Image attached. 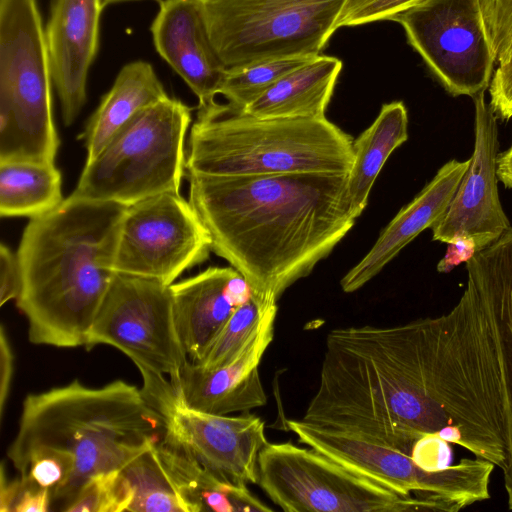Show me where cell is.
Instances as JSON below:
<instances>
[{
    "mask_svg": "<svg viewBox=\"0 0 512 512\" xmlns=\"http://www.w3.org/2000/svg\"><path fill=\"white\" fill-rule=\"evenodd\" d=\"M303 421L414 457L460 446L500 469L503 403L490 326L470 281L446 314L331 330Z\"/></svg>",
    "mask_w": 512,
    "mask_h": 512,
    "instance_id": "obj_1",
    "label": "cell"
},
{
    "mask_svg": "<svg viewBox=\"0 0 512 512\" xmlns=\"http://www.w3.org/2000/svg\"><path fill=\"white\" fill-rule=\"evenodd\" d=\"M212 251L263 306L308 276L353 227L348 173L186 174Z\"/></svg>",
    "mask_w": 512,
    "mask_h": 512,
    "instance_id": "obj_2",
    "label": "cell"
},
{
    "mask_svg": "<svg viewBox=\"0 0 512 512\" xmlns=\"http://www.w3.org/2000/svg\"><path fill=\"white\" fill-rule=\"evenodd\" d=\"M126 208L68 196L53 211L30 219L16 252V305L27 319L31 343L85 346L116 274L113 257Z\"/></svg>",
    "mask_w": 512,
    "mask_h": 512,
    "instance_id": "obj_3",
    "label": "cell"
},
{
    "mask_svg": "<svg viewBox=\"0 0 512 512\" xmlns=\"http://www.w3.org/2000/svg\"><path fill=\"white\" fill-rule=\"evenodd\" d=\"M164 432L160 414L141 388L120 379L88 387L76 379L26 396L7 457L16 467L40 448L70 454L74 472L56 499L62 510L91 476L123 469Z\"/></svg>",
    "mask_w": 512,
    "mask_h": 512,
    "instance_id": "obj_4",
    "label": "cell"
},
{
    "mask_svg": "<svg viewBox=\"0 0 512 512\" xmlns=\"http://www.w3.org/2000/svg\"><path fill=\"white\" fill-rule=\"evenodd\" d=\"M353 138L325 118H260L231 105L198 109L186 174L348 173Z\"/></svg>",
    "mask_w": 512,
    "mask_h": 512,
    "instance_id": "obj_5",
    "label": "cell"
},
{
    "mask_svg": "<svg viewBox=\"0 0 512 512\" xmlns=\"http://www.w3.org/2000/svg\"><path fill=\"white\" fill-rule=\"evenodd\" d=\"M52 82L38 0H0V163H55Z\"/></svg>",
    "mask_w": 512,
    "mask_h": 512,
    "instance_id": "obj_6",
    "label": "cell"
},
{
    "mask_svg": "<svg viewBox=\"0 0 512 512\" xmlns=\"http://www.w3.org/2000/svg\"><path fill=\"white\" fill-rule=\"evenodd\" d=\"M191 108L166 97L140 112L90 162L75 199L130 206L149 197L179 192L186 176V135Z\"/></svg>",
    "mask_w": 512,
    "mask_h": 512,
    "instance_id": "obj_7",
    "label": "cell"
},
{
    "mask_svg": "<svg viewBox=\"0 0 512 512\" xmlns=\"http://www.w3.org/2000/svg\"><path fill=\"white\" fill-rule=\"evenodd\" d=\"M227 68L320 55L348 0H196Z\"/></svg>",
    "mask_w": 512,
    "mask_h": 512,
    "instance_id": "obj_8",
    "label": "cell"
},
{
    "mask_svg": "<svg viewBox=\"0 0 512 512\" xmlns=\"http://www.w3.org/2000/svg\"><path fill=\"white\" fill-rule=\"evenodd\" d=\"M299 442L351 471L413 501L419 511L457 512L489 499L494 464L482 458H462L438 470L420 467L407 454L360 436L286 420Z\"/></svg>",
    "mask_w": 512,
    "mask_h": 512,
    "instance_id": "obj_9",
    "label": "cell"
},
{
    "mask_svg": "<svg viewBox=\"0 0 512 512\" xmlns=\"http://www.w3.org/2000/svg\"><path fill=\"white\" fill-rule=\"evenodd\" d=\"M257 484L286 512H405L417 505L323 453L291 442L267 443Z\"/></svg>",
    "mask_w": 512,
    "mask_h": 512,
    "instance_id": "obj_10",
    "label": "cell"
},
{
    "mask_svg": "<svg viewBox=\"0 0 512 512\" xmlns=\"http://www.w3.org/2000/svg\"><path fill=\"white\" fill-rule=\"evenodd\" d=\"M108 345L137 368L176 378L189 360L179 337L170 286L116 273L85 346Z\"/></svg>",
    "mask_w": 512,
    "mask_h": 512,
    "instance_id": "obj_11",
    "label": "cell"
},
{
    "mask_svg": "<svg viewBox=\"0 0 512 512\" xmlns=\"http://www.w3.org/2000/svg\"><path fill=\"white\" fill-rule=\"evenodd\" d=\"M211 237L189 200L161 193L127 206L120 223L112 268L115 273L170 286L205 262Z\"/></svg>",
    "mask_w": 512,
    "mask_h": 512,
    "instance_id": "obj_12",
    "label": "cell"
},
{
    "mask_svg": "<svg viewBox=\"0 0 512 512\" xmlns=\"http://www.w3.org/2000/svg\"><path fill=\"white\" fill-rule=\"evenodd\" d=\"M391 21L450 94L473 98L489 88L497 61L480 0H419Z\"/></svg>",
    "mask_w": 512,
    "mask_h": 512,
    "instance_id": "obj_13",
    "label": "cell"
},
{
    "mask_svg": "<svg viewBox=\"0 0 512 512\" xmlns=\"http://www.w3.org/2000/svg\"><path fill=\"white\" fill-rule=\"evenodd\" d=\"M138 370L142 393L160 414L165 437L217 476L241 486L257 483L259 454L268 443L260 417L193 409L181 400L165 375Z\"/></svg>",
    "mask_w": 512,
    "mask_h": 512,
    "instance_id": "obj_14",
    "label": "cell"
},
{
    "mask_svg": "<svg viewBox=\"0 0 512 512\" xmlns=\"http://www.w3.org/2000/svg\"><path fill=\"white\" fill-rule=\"evenodd\" d=\"M473 102L475 142L470 164L445 215L431 229L434 241L450 244L470 240L478 252L500 238L511 225L498 192L497 116L487 104L485 92L474 96Z\"/></svg>",
    "mask_w": 512,
    "mask_h": 512,
    "instance_id": "obj_15",
    "label": "cell"
},
{
    "mask_svg": "<svg viewBox=\"0 0 512 512\" xmlns=\"http://www.w3.org/2000/svg\"><path fill=\"white\" fill-rule=\"evenodd\" d=\"M495 345L502 389L505 460L501 471L512 510V226L467 262Z\"/></svg>",
    "mask_w": 512,
    "mask_h": 512,
    "instance_id": "obj_16",
    "label": "cell"
},
{
    "mask_svg": "<svg viewBox=\"0 0 512 512\" xmlns=\"http://www.w3.org/2000/svg\"><path fill=\"white\" fill-rule=\"evenodd\" d=\"M102 0H52L45 26L62 119L70 126L87 98L89 69L99 47Z\"/></svg>",
    "mask_w": 512,
    "mask_h": 512,
    "instance_id": "obj_17",
    "label": "cell"
},
{
    "mask_svg": "<svg viewBox=\"0 0 512 512\" xmlns=\"http://www.w3.org/2000/svg\"><path fill=\"white\" fill-rule=\"evenodd\" d=\"M150 31L158 54L198 98L197 109L216 103L227 70L196 0H160Z\"/></svg>",
    "mask_w": 512,
    "mask_h": 512,
    "instance_id": "obj_18",
    "label": "cell"
},
{
    "mask_svg": "<svg viewBox=\"0 0 512 512\" xmlns=\"http://www.w3.org/2000/svg\"><path fill=\"white\" fill-rule=\"evenodd\" d=\"M277 309L266 317L258 333L230 363L204 369L188 360L180 374L169 379L189 407L218 415L248 412L264 406L267 397L258 366L274 336Z\"/></svg>",
    "mask_w": 512,
    "mask_h": 512,
    "instance_id": "obj_19",
    "label": "cell"
},
{
    "mask_svg": "<svg viewBox=\"0 0 512 512\" xmlns=\"http://www.w3.org/2000/svg\"><path fill=\"white\" fill-rule=\"evenodd\" d=\"M175 323L188 359L198 362L234 311L252 297L233 267H209L170 285Z\"/></svg>",
    "mask_w": 512,
    "mask_h": 512,
    "instance_id": "obj_20",
    "label": "cell"
},
{
    "mask_svg": "<svg viewBox=\"0 0 512 512\" xmlns=\"http://www.w3.org/2000/svg\"><path fill=\"white\" fill-rule=\"evenodd\" d=\"M469 164L470 159H452L437 171L381 231L367 254L343 276L340 285L344 292L364 286L422 231L432 228L445 215Z\"/></svg>",
    "mask_w": 512,
    "mask_h": 512,
    "instance_id": "obj_21",
    "label": "cell"
},
{
    "mask_svg": "<svg viewBox=\"0 0 512 512\" xmlns=\"http://www.w3.org/2000/svg\"><path fill=\"white\" fill-rule=\"evenodd\" d=\"M168 96L150 63L136 60L124 65L81 136L87 151L85 163L140 112Z\"/></svg>",
    "mask_w": 512,
    "mask_h": 512,
    "instance_id": "obj_22",
    "label": "cell"
},
{
    "mask_svg": "<svg viewBox=\"0 0 512 512\" xmlns=\"http://www.w3.org/2000/svg\"><path fill=\"white\" fill-rule=\"evenodd\" d=\"M342 61L318 55L281 78L243 111L260 118H325Z\"/></svg>",
    "mask_w": 512,
    "mask_h": 512,
    "instance_id": "obj_23",
    "label": "cell"
},
{
    "mask_svg": "<svg viewBox=\"0 0 512 512\" xmlns=\"http://www.w3.org/2000/svg\"><path fill=\"white\" fill-rule=\"evenodd\" d=\"M408 139V112L402 101L382 105L374 122L353 140V164L348 172L350 211L358 218L384 164Z\"/></svg>",
    "mask_w": 512,
    "mask_h": 512,
    "instance_id": "obj_24",
    "label": "cell"
},
{
    "mask_svg": "<svg viewBox=\"0 0 512 512\" xmlns=\"http://www.w3.org/2000/svg\"><path fill=\"white\" fill-rule=\"evenodd\" d=\"M61 185L55 163H0V215L30 219L45 215L64 201Z\"/></svg>",
    "mask_w": 512,
    "mask_h": 512,
    "instance_id": "obj_25",
    "label": "cell"
},
{
    "mask_svg": "<svg viewBox=\"0 0 512 512\" xmlns=\"http://www.w3.org/2000/svg\"><path fill=\"white\" fill-rule=\"evenodd\" d=\"M156 442L121 469L134 490L130 512H199Z\"/></svg>",
    "mask_w": 512,
    "mask_h": 512,
    "instance_id": "obj_26",
    "label": "cell"
},
{
    "mask_svg": "<svg viewBox=\"0 0 512 512\" xmlns=\"http://www.w3.org/2000/svg\"><path fill=\"white\" fill-rule=\"evenodd\" d=\"M317 56L276 58L227 68L219 94L227 99L229 105L244 110L281 78Z\"/></svg>",
    "mask_w": 512,
    "mask_h": 512,
    "instance_id": "obj_27",
    "label": "cell"
},
{
    "mask_svg": "<svg viewBox=\"0 0 512 512\" xmlns=\"http://www.w3.org/2000/svg\"><path fill=\"white\" fill-rule=\"evenodd\" d=\"M275 309L277 305L263 306L252 296L234 311L196 364L204 369H216L232 362Z\"/></svg>",
    "mask_w": 512,
    "mask_h": 512,
    "instance_id": "obj_28",
    "label": "cell"
},
{
    "mask_svg": "<svg viewBox=\"0 0 512 512\" xmlns=\"http://www.w3.org/2000/svg\"><path fill=\"white\" fill-rule=\"evenodd\" d=\"M134 490L120 469L91 476L75 498L62 510L67 512L129 511Z\"/></svg>",
    "mask_w": 512,
    "mask_h": 512,
    "instance_id": "obj_29",
    "label": "cell"
},
{
    "mask_svg": "<svg viewBox=\"0 0 512 512\" xmlns=\"http://www.w3.org/2000/svg\"><path fill=\"white\" fill-rule=\"evenodd\" d=\"M485 31L498 64L512 58V0H480Z\"/></svg>",
    "mask_w": 512,
    "mask_h": 512,
    "instance_id": "obj_30",
    "label": "cell"
},
{
    "mask_svg": "<svg viewBox=\"0 0 512 512\" xmlns=\"http://www.w3.org/2000/svg\"><path fill=\"white\" fill-rule=\"evenodd\" d=\"M419 0H348L338 20V28L391 20Z\"/></svg>",
    "mask_w": 512,
    "mask_h": 512,
    "instance_id": "obj_31",
    "label": "cell"
},
{
    "mask_svg": "<svg viewBox=\"0 0 512 512\" xmlns=\"http://www.w3.org/2000/svg\"><path fill=\"white\" fill-rule=\"evenodd\" d=\"M490 106L502 120L512 118V58L498 64L489 85Z\"/></svg>",
    "mask_w": 512,
    "mask_h": 512,
    "instance_id": "obj_32",
    "label": "cell"
},
{
    "mask_svg": "<svg viewBox=\"0 0 512 512\" xmlns=\"http://www.w3.org/2000/svg\"><path fill=\"white\" fill-rule=\"evenodd\" d=\"M21 290V272L16 253L0 244V305L16 300Z\"/></svg>",
    "mask_w": 512,
    "mask_h": 512,
    "instance_id": "obj_33",
    "label": "cell"
},
{
    "mask_svg": "<svg viewBox=\"0 0 512 512\" xmlns=\"http://www.w3.org/2000/svg\"><path fill=\"white\" fill-rule=\"evenodd\" d=\"M21 478V477H20ZM22 489L12 512H46L50 510L52 492L22 479Z\"/></svg>",
    "mask_w": 512,
    "mask_h": 512,
    "instance_id": "obj_34",
    "label": "cell"
},
{
    "mask_svg": "<svg viewBox=\"0 0 512 512\" xmlns=\"http://www.w3.org/2000/svg\"><path fill=\"white\" fill-rule=\"evenodd\" d=\"M14 373V354L5 328L0 329V417L3 418Z\"/></svg>",
    "mask_w": 512,
    "mask_h": 512,
    "instance_id": "obj_35",
    "label": "cell"
},
{
    "mask_svg": "<svg viewBox=\"0 0 512 512\" xmlns=\"http://www.w3.org/2000/svg\"><path fill=\"white\" fill-rule=\"evenodd\" d=\"M475 246L470 240H457L448 244L447 253L439 262V272H448L460 262H467L475 254Z\"/></svg>",
    "mask_w": 512,
    "mask_h": 512,
    "instance_id": "obj_36",
    "label": "cell"
},
{
    "mask_svg": "<svg viewBox=\"0 0 512 512\" xmlns=\"http://www.w3.org/2000/svg\"><path fill=\"white\" fill-rule=\"evenodd\" d=\"M0 476V511L12 512L14 504L22 489L21 478L8 480L5 476L4 463L1 465Z\"/></svg>",
    "mask_w": 512,
    "mask_h": 512,
    "instance_id": "obj_37",
    "label": "cell"
},
{
    "mask_svg": "<svg viewBox=\"0 0 512 512\" xmlns=\"http://www.w3.org/2000/svg\"><path fill=\"white\" fill-rule=\"evenodd\" d=\"M497 176L506 188L512 189V143L507 150L498 154Z\"/></svg>",
    "mask_w": 512,
    "mask_h": 512,
    "instance_id": "obj_38",
    "label": "cell"
},
{
    "mask_svg": "<svg viewBox=\"0 0 512 512\" xmlns=\"http://www.w3.org/2000/svg\"><path fill=\"white\" fill-rule=\"evenodd\" d=\"M131 1H141V0H102V5L103 7H107L108 5H111V4H116V3H123V2H131ZM155 1H160V0H155Z\"/></svg>",
    "mask_w": 512,
    "mask_h": 512,
    "instance_id": "obj_39",
    "label": "cell"
}]
</instances>
